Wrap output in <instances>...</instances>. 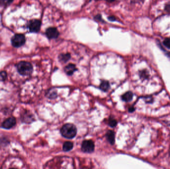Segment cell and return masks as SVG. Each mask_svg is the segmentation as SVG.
<instances>
[{
    "mask_svg": "<svg viewBox=\"0 0 170 169\" xmlns=\"http://www.w3.org/2000/svg\"><path fill=\"white\" fill-rule=\"evenodd\" d=\"M77 128L75 125L71 124H66L63 125L60 129L62 135L65 138L72 139L77 134Z\"/></svg>",
    "mask_w": 170,
    "mask_h": 169,
    "instance_id": "6da1fadb",
    "label": "cell"
},
{
    "mask_svg": "<svg viewBox=\"0 0 170 169\" xmlns=\"http://www.w3.org/2000/svg\"><path fill=\"white\" fill-rule=\"evenodd\" d=\"M17 70L20 75H29L33 71V66L30 63L25 61L19 62L16 65Z\"/></svg>",
    "mask_w": 170,
    "mask_h": 169,
    "instance_id": "7a4b0ae2",
    "label": "cell"
},
{
    "mask_svg": "<svg viewBox=\"0 0 170 169\" xmlns=\"http://www.w3.org/2000/svg\"><path fill=\"white\" fill-rule=\"evenodd\" d=\"M12 45L16 48H19L24 45L25 42V37L23 34H16L11 39Z\"/></svg>",
    "mask_w": 170,
    "mask_h": 169,
    "instance_id": "3957f363",
    "label": "cell"
},
{
    "mask_svg": "<svg viewBox=\"0 0 170 169\" xmlns=\"http://www.w3.org/2000/svg\"><path fill=\"white\" fill-rule=\"evenodd\" d=\"M95 149V144L92 140H86L82 142L81 150L85 153H91Z\"/></svg>",
    "mask_w": 170,
    "mask_h": 169,
    "instance_id": "277c9868",
    "label": "cell"
},
{
    "mask_svg": "<svg viewBox=\"0 0 170 169\" xmlns=\"http://www.w3.org/2000/svg\"><path fill=\"white\" fill-rule=\"evenodd\" d=\"M41 23L38 19H34L30 21L28 24V29L31 32H38L41 27Z\"/></svg>",
    "mask_w": 170,
    "mask_h": 169,
    "instance_id": "5b68a950",
    "label": "cell"
},
{
    "mask_svg": "<svg viewBox=\"0 0 170 169\" xmlns=\"http://www.w3.org/2000/svg\"><path fill=\"white\" fill-rule=\"evenodd\" d=\"M46 35L49 39H55L58 37L59 32L55 27H49L47 28L45 32Z\"/></svg>",
    "mask_w": 170,
    "mask_h": 169,
    "instance_id": "8992f818",
    "label": "cell"
},
{
    "mask_svg": "<svg viewBox=\"0 0 170 169\" xmlns=\"http://www.w3.org/2000/svg\"><path fill=\"white\" fill-rule=\"evenodd\" d=\"M16 119L14 117H10L3 123L1 127L5 129H10L16 125Z\"/></svg>",
    "mask_w": 170,
    "mask_h": 169,
    "instance_id": "52a82bcc",
    "label": "cell"
},
{
    "mask_svg": "<svg viewBox=\"0 0 170 169\" xmlns=\"http://www.w3.org/2000/svg\"><path fill=\"white\" fill-rule=\"evenodd\" d=\"M77 70L76 66L73 63H70L64 68L65 72L68 75H72L75 71Z\"/></svg>",
    "mask_w": 170,
    "mask_h": 169,
    "instance_id": "ba28073f",
    "label": "cell"
},
{
    "mask_svg": "<svg viewBox=\"0 0 170 169\" xmlns=\"http://www.w3.org/2000/svg\"><path fill=\"white\" fill-rule=\"evenodd\" d=\"M106 137L107 140L110 144L113 145L115 142V134L114 131H109L106 134Z\"/></svg>",
    "mask_w": 170,
    "mask_h": 169,
    "instance_id": "9c48e42d",
    "label": "cell"
},
{
    "mask_svg": "<svg viewBox=\"0 0 170 169\" xmlns=\"http://www.w3.org/2000/svg\"><path fill=\"white\" fill-rule=\"evenodd\" d=\"M122 99L125 102H129L133 98V93L130 91H128L122 96Z\"/></svg>",
    "mask_w": 170,
    "mask_h": 169,
    "instance_id": "30bf717a",
    "label": "cell"
},
{
    "mask_svg": "<svg viewBox=\"0 0 170 169\" xmlns=\"http://www.w3.org/2000/svg\"><path fill=\"white\" fill-rule=\"evenodd\" d=\"M71 55L70 54H62L59 56V60L62 63H66L70 60Z\"/></svg>",
    "mask_w": 170,
    "mask_h": 169,
    "instance_id": "8fae6325",
    "label": "cell"
},
{
    "mask_svg": "<svg viewBox=\"0 0 170 169\" xmlns=\"http://www.w3.org/2000/svg\"><path fill=\"white\" fill-rule=\"evenodd\" d=\"M110 88V85L109 82L106 80L101 81L100 85V88L104 91H107Z\"/></svg>",
    "mask_w": 170,
    "mask_h": 169,
    "instance_id": "7c38bea8",
    "label": "cell"
},
{
    "mask_svg": "<svg viewBox=\"0 0 170 169\" xmlns=\"http://www.w3.org/2000/svg\"><path fill=\"white\" fill-rule=\"evenodd\" d=\"M73 148V143L70 141H66L63 145V149L64 151L67 152L72 150Z\"/></svg>",
    "mask_w": 170,
    "mask_h": 169,
    "instance_id": "4fadbf2b",
    "label": "cell"
},
{
    "mask_svg": "<svg viewBox=\"0 0 170 169\" xmlns=\"http://www.w3.org/2000/svg\"><path fill=\"white\" fill-rule=\"evenodd\" d=\"M22 118V121L27 123H30L32 122L34 120V117L31 114L25 113Z\"/></svg>",
    "mask_w": 170,
    "mask_h": 169,
    "instance_id": "5bb4252c",
    "label": "cell"
},
{
    "mask_svg": "<svg viewBox=\"0 0 170 169\" xmlns=\"http://www.w3.org/2000/svg\"><path fill=\"white\" fill-rule=\"evenodd\" d=\"M46 96L48 97V98H55L57 96V93L54 90H49L46 93Z\"/></svg>",
    "mask_w": 170,
    "mask_h": 169,
    "instance_id": "9a60e30c",
    "label": "cell"
},
{
    "mask_svg": "<svg viewBox=\"0 0 170 169\" xmlns=\"http://www.w3.org/2000/svg\"><path fill=\"white\" fill-rule=\"evenodd\" d=\"M109 125L110 127L113 128L116 127V125H117V121L113 118H110V119L109 120Z\"/></svg>",
    "mask_w": 170,
    "mask_h": 169,
    "instance_id": "2e32d148",
    "label": "cell"
},
{
    "mask_svg": "<svg viewBox=\"0 0 170 169\" xmlns=\"http://www.w3.org/2000/svg\"><path fill=\"white\" fill-rule=\"evenodd\" d=\"M163 44L168 49H170V38H167L164 40L163 42Z\"/></svg>",
    "mask_w": 170,
    "mask_h": 169,
    "instance_id": "e0dca14e",
    "label": "cell"
},
{
    "mask_svg": "<svg viewBox=\"0 0 170 169\" xmlns=\"http://www.w3.org/2000/svg\"><path fill=\"white\" fill-rule=\"evenodd\" d=\"M165 10H166V12L170 13V1L169 3H167L165 6Z\"/></svg>",
    "mask_w": 170,
    "mask_h": 169,
    "instance_id": "ac0fdd59",
    "label": "cell"
},
{
    "mask_svg": "<svg viewBox=\"0 0 170 169\" xmlns=\"http://www.w3.org/2000/svg\"><path fill=\"white\" fill-rule=\"evenodd\" d=\"M4 5H8L13 2V0H3Z\"/></svg>",
    "mask_w": 170,
    "mask_h": 169,
    "instance_id": "d6986e66",
    "label": "cell"
},
{
    "mask_svg": "<svg viewBox=\"0 0 170 169\" xmlns=\"http://www.w3.org/2000/svg\"><path fill=\"white\" fill-rule=\"evenodd\" d=\"M0 77H1L3 80H4L6 79V77H7V74L6 72H2L0 73Z\"/></svg>",
    "mask_w": 170,
    "mask_h": 169,
    "instance_id": "ffe728a7",
    "label": "cell"
},
{
    "mask_svg": "<svg viewBox=\"0 0 170 169\" xmlns=\"http://www.w3.org/2000/svg\"><path fill=\"white\" fill-rule=\"evenodd\" d=\"M143 0H132V1L134 2V3H137V2H138V1H143Z\"/></svg>",
    "mask_w": 170,
    "mask_h": 169,
    "instance_id": "44dd1931",
    "label": "cell"
},
{
    "mask_svg": "<svg viewBox=\"0 0 170 169\" xmlns=\"http://www.w3.org/2000/svg\"><path fill=\"white\" fill-rule=\"evenodd\" d=\"M134 109L133 108L131 107L129 109V112H132L133 111H134Z\"/></svg>",
    "mask_w": 170,
    "mask_h": 169,
    "instance_id": "7402d4cb",
    "label": "cell"
},
{
    "mask_svg": "<svg viewBox=\"0 0 170 169\" xmlns=\"http://www.w3.org/2000/svg\"><path fill=\"white\" fill-rule=\"evenodd\" d=\"M0 4H3L4 5L3 0H0Z\"/></svg>",
    "mask_w": 170,
    "mask_h": 169,
    "instance_id": "603a6c76",
    "label": "cell"
},
{
    "mask_svg": "<svg viewBox=\"0 0 170 169\" xmlns=\"http://www.w3.org/2000/svg\"><path fill=\"white\" fill-rule=\"evenodd\" d=\"M107 1H110H110H114V0H107Z\"/></svg>",
    "mask_w": 170,
    "mask_h": 169,
    "instance_id": "cb8c5ba5",
    "label": "cell"
}]
</instances>
